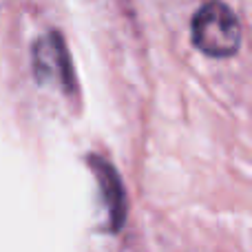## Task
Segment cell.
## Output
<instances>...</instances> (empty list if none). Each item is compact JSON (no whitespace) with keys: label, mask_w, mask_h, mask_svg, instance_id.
Listing matches in <instances>:
<instances>
[{"label":"cell","mask_w":252,"mask_h":252,"mask_svg":"<svg viewBox=\"0 0 252 252\" xmlns=\"http://www.w3.org/2000/svg\"><path fill=\"white\" fill-rule=\"evenodd\" d=\"M33 66L38 80H42V82L53 80V82H62L66 89H71V64L60 35L51 33L49 38L35 44Z\"/></svg>","instance_id":"7a4b0ae2"},{"label":"cell","mask_w":252,"mask_h":252,"mask_svg":"<svg viewBox=\"0 0 252 252\" xmlns=\"http://www.w3.org/2000/svg\"><path fill=\"white\" fill-rule=\"evenodd\" d=\"M192 42L213 58H228L239 51L241 25L237 16L221 2H208L192 18Z\"/></svg>","instance_id":"6da1fadb"},{"label":"cell","mask_w":252,"mask_h":252,"mask_svg":"<svg viewBox=\"0 0 252 252\" xmlns=\"http://www.w3.org/2000/svg\"><path fill=\"white\" fill-rule=\"evenodd\" d=\"M91 170L97 175L100 179V186L102 192H104V201H106V208H109L111 215V221H113V228L118 230L124 221V215H126V199H124V188L122 182H120L118 173L111 164H106L104 159L100 157H91Z\"/></svg>","instance_id":"3957f363"}]
</instances>
